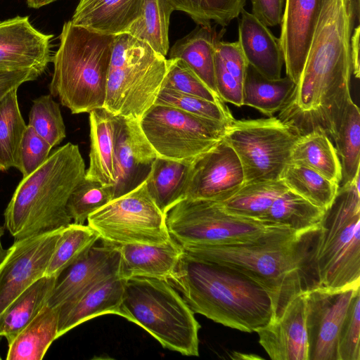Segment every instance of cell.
I'll return each mask as SVG.
<instances>
[{"mask_svg": "<svg viewBox=\"0 0 360 360\" xmlns=\"http://www.w3.org/2000/svg\"><path fill=\"white\" fill-rule=\"evenodd\" d=\"M171 237L181 246L222 245L254 239L269 226L228 212L221 202L184 198L166 213Z\"/></svg>", "mask_w": 360, "mask_h": 360, "instance_id": "12", "label": "cell"}, {"mask_svg": "<svg viewBox=\"0 0 360 360\" xmlns=\"http://www.w3.org/2000/svg\"><path fill=\"white\" fill-rule=\"evenodd\" d=\"M5 232V227L0 225V262L3 259L4 257L7 249H5L2 244V238L4 235Z\"/></svg>", "mask_w": 360, "mask_h": 360, "instance_id": "53", "label": "cell"}, {"mask_svg": "<svg viewBox=\"0 0 360 360\" xmlns=\"http://www.w3.org/2000/svg\"><path fill=\"white\" fill-rule=\"evenodd\" d=\"M334 141L341 165L339 186H344L359 176L360 169V111L352 99L345 110Z\"/></svg>", "mask_w": 360, "mask_h": 360, "instance_id": "36", "label": "cell"}, {"mask_svg": "<svg viewBox=\"0 0 360 360\" xmlns=\"http://www.w3.org/2000/svg\"><path fill=\"white\" fill-rule=\"evenodd\" d=\"M41 74L31 69L0 70V101L11 91L27 82L37 79Z\"/></svg>", "mask_w": 360, "mask_h": 360, "instance_id": "48", "label": "cell"}, {"mask_svg": "<svg viewBox=\"0 0 360 360\" xmlns=\"http://www.w3.org/2000/svg\"><path fill=\"white\" fill-rule=\"evenodd\" d=\"M120 316L146 330L165 348L199 356L200 326L169 281L145 277L124 280Z\"/></svg>", "mask_w": 360, "mask_h": 360, "instance_id": "6", "label": "cell"}, {"mask_svg": "<svg viewBox=\"0 0 360 360\" xmlns=\"http://www.w3.org/2000/svg\"><path fill=\"white\" fill-rule=\"evenodd\" d=\"M168 70L166 57L127 33L115 37L103 108L140 120L155 103Z\"/></svg>", "mask_w": 360, "mask_h": 360, "instance_id": "7", "label": "cell"}, {"mask_svg": "<svg viewBox=\"0 0 360 360\" xmlns=\"http://www.w3.org/2000/svg\"><path fill=\"white\" fill-rule=\"evenodd\" d=\"M320 231L319 224L301 231L269 226L250 240L182 247L193 257L231 266L263 287L271 299L273 321L297 296L321 287L316 261Z\"/></svg>", "mask_w": 360, "mask_h": 360, "instance_id": "1", "label": "cell"}, {"mask_svg": "<svg viewBox=\"0 0 360 360\" xmlns=\"http://www.w3.org/2000/svg\"><path fill=\"white\" fill-rule=\"evenodd\" d=\"M231 358L233 359H260L262 357L252 354H243L235 352L231 354Z\"/></svg>", "mask_w": 360, "mask_h": 360, "instance_id": "52", "label": "cell"}, {"mask_svg": "<svg viewBox=\"0 0 360 360\" xmlns=\"http://www.w3.org/2000/svg\"><path fill=\"white\" fill-rule=\"evenodd\" d=\"M1 359H2V358H1V355H0V360H1Z\"/></svg>", "mask_w": 360, "mask_h": 360, "instance_id": "54", "label": "cell"}, {"mask_svg": "<svg viewBox=\"0 0 360 360\" xmlns=\"http://www.w3.org/2000/svg\"><path fill=\"white\" fill-rule=\"evenodd\" d=\"M168 70L162 88L202 98L212 102L222 100L181 58H167Z\"/></svg>", "mask_w": 360, "mask_h": 360, "instance_id": "43", "label": "cell"}, {"mask_svg": "<svg viewBox=\"0 0 360 360\" xmlns=\"http://www.w3.org/2000/svg\"><path fill=\"white\" fill-rule=\"evenodd\" d=\"M157 157L139 121L120 116L116 141V183L112 186L114 198L144 181Z\"/></svg>", "mask_w": 360, "mask_h": 360, "instance_id": "18", "label": "cell"}, {"mask_svg": "<svg viewBox=\"0 0 360 360\" xmlns=\"http://www.w3.org/2000/svg\"><path fill=\"white\" fill-rule=\"evenodd\" d=\"M324 211L288 189L274 201L260 221L268 226L301 231L319 225Z\"/></svg>", "mask_w": 360, "mask_h": 360, "instance_id": "32", "label": "cell"}, {"mask_svg": "<svg viewBox=\"0 0 360 360\" xmlns=\"http://www.w3.org/2000/svg\"><path fill=\"white\" fill-rule=\"evenodd\" d=\"M215 79L218 95L224 102L240 107L243 105V84L239 82L215 58Z\"/></svg>", "mask_w": 360, "mask_h": 360, "instance_id": "46", "label": "cell"}, {"mask_svg": "<svg viewBox=\"0 0 360 360\" xmlns=\"http://www.w3.org/2000/svg\"><path fill=\"white\" fill-rule=\"evenodd\" d=\"M115 37L63 24L49 91L72 114L103 108Z\"/></svg>", "mask_w": 360, "mask_h": 360, "instance_id": "5", "label": "cell"}, {"mask_svg": "<svg viewBox=\"0 0 360 360\" xmlns=\"http://www.w3.org/2000/svg\"><path fill=\"white\" fill-rule=\"evenodd\" d=\"M244 184L240 162L223 138L190 165L184 198L223 202Z\"/></svg>", "mask_w": 360, "mask_h": 360, "instance_id": "15", "label": "cell"}, {"mask_svg": "<svg viewBox=\"0 0 360 360\" xmlns=\"http://www.w3.org/2000/svg\"><path fill=\"white\" fill-rule=\"evenodd\" d=\"M281 179L289 190L323 210L330 205L339 188V184L316 171L292 162L285 167Z\"/></svg>", "mask_w": 360, "mask_h": 360, "instance_id": "38", "label": "cell"}, {"mask_svg": "<svg viewBox=\"0 0 360 360\" xmlns=\"http://www.w3.org/2000/svg\"><path fill=\"white\" fill-rule=\"evenodd\" d=\"M319 226L316 261L321 287L360 286L359 176L339 186Z\"/></svg>", "mask_w": 360, "mask_h": 360, "instance_id": "8", "label": "cell"}, {"mask_svg": "<svg viewBox=\"0 0 360 360\" xmlns=\"http://www.w3.org/2000/svg\"><path fill=\"white\" fill-rule=\"evenodd\" d=\"M27 125L52 148L60 144L66 136L60 105L51 94L41 96L33 101Z\"/></svg>", "mask_w": 360, "mask_h": 360, "instance_id": "40", "label": "cell"}, {"mask_svg": "<svg viewBox=\"0 0 360 360\" xmlns=\"http://www.w3.org/2000/svg\"><path fill=\"white\" fill-rule=\"evenodd\" d=\"M238 22V40L247 64L269 79H278L284 56L278 38L252 13L243 9Z\"/></svg>", "mask_w": 360, "mask_h": 360, "instance_id": "23", "label": "cell"}, {"mask_svg": "<svg viewBox=\"0 0 360 360\" xmlns=\"http://www.w3.org/2000/svg\"><path fill=\"white\" fill-rule=\"evenodd\" d=\"M359 34L360 26L357 25L352 32L350 41V52L352 65V75L356 78L359 77Z\"/></svg>", "mask_w": 360, "mask_h": 360, "instance_id": "49", "label": "cell"}, {"mask_svg": "<svg viewBox=\"0 0 360 360\" xmlns=\"http://www.w3.org/2000/svg\"><path fill=\"white\" fill-rule=\"evenodd\" d=\"M174 8L188 14L197 25L210 27L214 22L225 27L238 18L246 0H167Z\"/></svg>", "mask_w": 360, "mask_h": 360, "instance_id": "39", "label": "cell"}, {"mask_svg": "<svg viewBox=\"0 0 360 360\" xmlns=\"http://www.w3.org/2000/svg\"><path fill=\"white\" fill-rule=\"evenodd\" d=\"M118 276L158 278L169 281L173 276L184 249L172 238L161 245L124 244L118 245Z\"/></svg>", "mask_w": 360, "mask_h": 360, "instance_id": "22", "label": "cell"}, {"mask_svg": "<svg viewBox=\"0 0 360 360\" xmlns=\"http://www.w3.org/2000/svg\"><path fill=\"white\" fill-rule=\"evenodd\" d=\"M139 124L158 157L189 165L221 140L229 125L156 103Z\"/></svg>", "mask_w": 360, "mask_h": 360, "instance_id": "10", "label": "cell"}, {"mask_svg": "<svg viewBox=\"0 0 360 360\" xmlns=\"http://www.w3.org/2000/svg\"><path fill=\"white\" fill-rule=\"evenodd\" d=\"M290 162L307 167L332 182L340 183L341 165L335 147L321 130L299 138L292 148Z\"/></svg>", "mask_w": 360, "mask_h": 360, "instance_id": "29", "label": "cell"}, {"mask_svg": "<svg viewBox=\"0 0 360 360\" xmlns=\"http://www.w3.org/2000/svg\"><path fill=\"white\" fill-rule=\"evenodd\" d=\"M63 228L15 240L7 249L0 262V316L23 291L44 276Z\"/></svg>", "mask_w": 360, "mask_h": 360, "instance_id": "13", "label": "cell"}, {"mask_svg": "<svg viewBox=\"0 0 360 360\" xmlns=\"http://www.w3.org/2000/svg\"><path fill=\"white\" fill-rule=\"evenodd\" d=\"M156 104L167 105L200 117L230 124L234 118L224 101L212 102L202 98L162 88Z\"/></svg>", "mask_w": 360, "mask_h": 360, "instance_id": "41", "label": "cell"}, {"mask_svg": "<svg viewBox=\"0 0 360 360\" xmlns=\"http://www.w3.org/2000/svg\"><path fill=\"white\" fill-rule=\"evenodd\" d=\"M323 0H285L279 41L286 76L296 84L302 72Z\"/></svg>", "mask_w": 360, "mask_h": 360, "instance_id": "17", "label": "cell"}, {"mask_svg": "<svg viewBox=\"0 0 360 360\" xmlns=\"http://www.w3.org/2000/svg\"><path fill=\"white\" fill-rule=\"evenodd\" d=\"M124 280L118 276L103 279L61 305L57 338L79 324L104 314L121 316Z\"/></svg>", "mask_w": 360, "mask_h": 360, "instance_id": "21", "label": "cell"}, {"mask_svg": "<svg viewBox=\"0 0 360 360\" xmlns=\"http://www.w3.org/2000/svg\"><path fill=\"white\" fill-rule=\"evenodd\" d=\"M53 34L37 30L28 16L0 22V70L31 69L42 74L51 61Z\"/></svg>", "mask_w": 360, "mask_h": 360, "instance_id": "16", "label": "cell"}, {"mask_svg": "<svg viewBox=\"0 0 360 360\" xmlns=\"http://www.w3.org/2000/svg\"><path fill=\"white\" fill-rule=\"evenodd\" d=\"M143 0H100L91 8L74 13L71 22L91 31L118 35L126 33L141 16Z\"/></svg>", "mask_w": 360, "mask_h": 360, "instance_id": "26", "label": "cell"}, {"mask_svg": "<svg viewBox=\"0 0 360 360\" xmlns=\"http://www.w3.org/2000/svg\"><path fill=\"white\" fill-rule=\"evenodd\" d=\"M285 0H251L252 13L267 27L281 25Z\"/></svg>", "mask_w": 360, "mask_h": 360, "instance_id": "47", "label": "cell"}, {"mask_svg": "<svg viewBox=\"0 0 360 360\" xmlns=\"http://www.w3.org/2000/svg\"><path fill=\"white\" fill-rule=\"evenodd\" d=\"M18 89L0 101V171L18 168L20 147L27 124L19 108Z\"/></svg>", "mask_w": 360, "mask_h": 360, "instance_id": "35", "label": "cell"}, {"mask_svg": "<svg viewBox=\"0 0 360 360\" xmlns=\"http://www.w3.org/2000/svg\"><path fill=\"white\" fill-rule=\"evenodd\" d=\"M113 198L112 186H103L84 177L72 192L67 212L72 222L84 224L91 213Z\"/></svg>", "mask_w": 360, "mask_h": 360, "instance_id": "42", "label": "cell"}, {"mask_svg": "<svg viewBox=\"0 0 360 360\" xmlns=\"http://www.w3.org/2000/svg\"><path fill=\"white\" fill-rule=\"evenodd\" d=\"M52 148L48 142L27 125L20 147L18 168L22 173V177L27 176L40 167L49 156Z\"/></svg>", "mask_w": 360, "mask_h": 360, "instance_id": "45", "label": "cell"}, {"mask_svg": "<svg viewBox=\"0 0 360 360\" xmlns=\"http://www.w3.org/2000/svg\"><path fill=\"white\" fill-rule=\"evenodd\" d=\"M98 239V233L89 225L72 222L65 226L44 276L59 278L68 267L84 257Z\"/></svg>", "mask_w": 360, "mask_h": 360, "instance_id": "37", "label": "cell"}, {"mask_svg": "<svg viewBox=\"0 0 360 360\" xmlns=\"http://www.w3.org/2000/svg\"><path fill=\"white\" fill-rule=\"evenodd\" d=\"M190 165L160 157L153 162L146 181L150 194L165 214L184 198Z\"/></svg>", "mask_w": 360, "mask_h": 360, "instance_id": "31", "label": "cell"}, {"mask_svg": "<svg viewBox=\"0 0 360 360\" xmlns=\"http://www.w3.org/2000/svg\"><path fill=\"white\" fill-rule=\"evenodd\" d=\"M59 310L46 304L38 314L8 344L7 360L42 359L58 339Z\"/></svg>", "mask_w": 360, "mask_h": 360, "instance_id": "27", "label": "cell"}, {"mask_svg": "<svg viewBox=\"0 0 360 360\" xmlns=\"http://www.w3.org/2000/svg\"><path fill=\"white\" fill-rule=\"evenodd\" d=\"M120 116L104 108L89 112V165L85 178L103 186L116 183V141Z\"/></svg>", "mask_w": 360, "mask_h": 360, "instance_id": "24", "label": "cell"}, {"mask_svg": "<svg viewBox=\"0 0 360 360\" xmlns=\"http://www.w3.org/2000/svg\"><path fill=\"white\" fill-rule=\"evenodd\" d=\"M359 0H323L307 59L295 89L319 105L336 103L350 91V41L359 22Z\"/></svg>", "mask_w": 360, "mask_h": 360, "instance_id": "4", "label": "cell"}, {"mask_svg": "<svg viewBox=\"0 0 360 360\" xmlns=\"http://www.w3.org/2000/svg\"><path fill=\"white\" fill-rule=\"evenodd\" d=\"M301 136L277 117L234 120L224 139L236 153L245 184L281 179Z\"/></svg>", "mask_w": 360, "mask_h": 360, "instance_id": "9", "label": "cell"}, {"mask_svg": "<svg viewBox=\"0 0 360 360\" xmlns=\"http://www.w3.org/2000/svg\"><path fill=\"white\" fill-rule=\"evenodd\" d=\"M193 313L243 332H255L274 316L267 291L238 270L184 251L169 281Z\"/></svg>", "mask_w": 360, "mask_h": 360, "instance_id": "2", "label": "cell"}, {"mask_svg": "<svg viewBox=\"0 0 360 360\" xmlns=\"http://www.w3.org/2000/svg\"><path fill=\"white\" fill-rule=\"evenodd\" d=\"M174 8L167 0H143L141 16L126 33L166 57L169 51V20Z\"/></svg>", "mask_w": 360, "mask_h": 360, "instance_id": "33", "label": "cell"}, {"mask_svg": "<svg viewBox=\"0 0 360 360\" xmlns=\"http://www.w3.org/2000/svg\"><path fill=\"white\" fill-rule=\"evenodd\" d=\"M44 276L23 291L0 316V340L10 344L46 304L58 281Z\"/></svg>", "mask_w": 360, "mask_h": 360, "instance_id": "28", "label": "cell"}, {"mask_svg": "<svg viewBox=\"0 0 360 360\" xmlns=\"http://www.w3.org/2000/svg\"><path fill=\"white\" fill-rule=\"evenodd\" d=\"M87 222L100 239L115 245H161L172 238L146 180L91 213Z\"/></svg>", "mask_w": 360, "mask_h": 360, "instance_id": "11", "label": "cell"}, {"mask_svg": "<svg viewBox=\"0 0 360 360\" xmlns=\"http://www.w3.org/2000/svg\"><path fill=\"white\" fill-rule=\"evenodd\" d=\"M85 172L77 144L69 142L53 150L17 186L4 213V227L18 240L72 223L67 203Z\"/></svg>", "mask_w": 360, "mask_h": 360, "instance_id": "3", "label": "cell"}, {"mask_svg": "<svg viewBox=\"0 0 360 360\" xmlns=\"http://www.w3.org/2000/svg\"><path fill=\"white\" fill-rule=\"evenodd\" d=\"M58 0H27V4L31 8H39Z\"/></svg>", "mask_w": 360, "mask_h": 360, "instance_id": "50", "label": "cell"}, {"mask_svg": "<svg viewBox=\"0 0 360 360\" xmlns=\"http://www.w3.org/2000/svg\"><path fill=\"white\" fill-rule=\"evenodd\" d=\"M288 189L281 179L244 184L234 195L221 202L229 213L260 221L274 201Z\"/></svg>", "mask_w": 360, "mask_h": 360, "instance_id": "34", "label": "cell"}, {"mask_svg": "<svg viewBox=\"0 0 360 360\" xmlns=\"http://www.w3.org/2000/svg\"><path fill=\"white\" fill-rule=\"evenodd\" d=\"M306 293L294 298L281 316L255 330L273 360H307Z\"/></svg>", "mask_w": 360, "mask_h": 360, "instance_id": "20", "label": "cell"}, {"mask_svg": "<svg viewBox=\"0 0 360 360\" xmlns=\"http://www.w3.org/2000/svg\"><path fill=\"white\" fill-rule=\"evenodd\" d=\"M295 84L288 76L269 79L247 64L243 84V105L272 117L284 105Z\"/></svg>", "mask_w": 360, "mask_h": 360, "instance_id": "30", "label": "cell"}, {"mask_svg": "<svg viewBox=\"0 0 360 360\" xmlns=\"http://www.w3.org/2000/svg\"><path fill=\"white\" fill-rule=\"evenodd\" d=\"M99 1L100 0H79V2L75 11V13H79L83 11H85L93 6Z\"/></svg>", "mask_w": 360, "mask_h": 360, "instance_id": "51", "label": "cell"}, {"mask_svg": "<svg viewBox=\"0 0 360 360\" xmlns=\"http://www.w3.org/2000/svg\"><path fill=\"white\" fill-rule=\"evenodd\" d=\"M216 25L207 27L198 25L190 33L174 44L168 58L184 60L199 78L218 95L215 79V47L225 30L223 27L217 32Z\"/></svg>", "mask_w": 360, "mask_h": 360, "instance_id": "25", "label": "cell"}, {"mask_svg": "<svg viewBox=\"0 0 360 360\" xmlns=\"http://www.w3.org/2000/svg\"><path fill=\"white\" fill-rule=\"evenodd\" d=\"M118 245L103 241L68 267L58 281L46 304L58 309L91 285L108 277L118 276Z\"/></svg>", "mask_w": 360, "mask_h": 360, "instance_id": "19", "label": "cell"}, {"mask_svg": "<svg viewBox=\"0 0 360 360\" xmlns=\"http://www.w3.org/2000/svg\"><path fill=\"white\" fill-rule=\"evenodd\" d=\"M338 360H360V288L354 294L338 340Z\"/></svg>", "mask_w": 360, "mask_h": 360, "instance_id": "44", "label": "cell"}, {"mask_svg": "<svg viewBox=\"0 0 360 360\" xmlns=\"http://www.w3.org/2000/svg\"><path fill=\"white\" fill-rule=\"evenodd\" d=\"M360 286L306 292L307 360H338V334L352 297Z\"/></svg>", "mask_w": 360, "mask_h": 360, "instance_id": "14", "label": "cell"}]
</instances>
